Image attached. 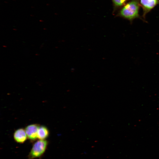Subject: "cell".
<instances>
[{
	"instance_id": "1",
	"label": "cell",
	"mask_w": 159,
	"mask_h": 159,
	"mask_svg": "<svg viewBox=\"0 0 159 159\" xmlns=\"http://www.w3.org/2000/svg\"><path fill=\"white\" fill-rule=\"evenodd\" d=\"M140 6L139 0H131L120 8L117 16L132 23L134 19L140 18L139 14Z\"/></svg>"
},
{
	"instance_id": "2",
	"label": "cell",
	"mask_w": 159,
	"mask_h": 159,
	"mask_svg": "<svg viewBox=\"0 0 159 159\" xmlns=\"http://www.w3.org/2000/svg\"><path fill=\"white\" fill-rule=\"evenodd\" d=\"M47 145V141L45 140H40L35 142L29 154V159H34L41 157L45 152Z\"/></svg>"
},
{
	"instance_id": "3",
	"label": "cell",
	"mask_w": 159,
	"mask_h": 159,
	"mask_svg": "<svg viewBox=\"0 0 159 159\" xmlns=\"http://www.w3.org/2000/svg\"><path fill=\"white\" fill-rule=\"evenodd\" d=\"M140 6L142 8V17L145 19L146 15L157 5H159V0H139Z\"/></svg>"
},
{
	"instance_id": "4",
	"label": "cell",
	"mask_w": 159,
	"mask_h": 159,
	"mask_svg": "<svg viewBox=\"0 0 159 159\" xmlns=\"http://www.w3.org/2000/svg\"><path fill=\"white\" fill-rule=\"evenodd\" d=\"M39 126L36 124H32L27 126L25 130L27 138L31 140H35L37 138L38 130Z\"/></svg>"
},
{
	"instance_id": "5",
	"label": "cell",
	"mask_w": 159,
	"mask_h": 159,
	"mask_svg": "<svg viewBox=\"0 0 159 159\" xmlns=\"http://www.w3.org/2000/svg\"><path fill=\"white\" fill-rule=\"evenodd\" d=\"M27 138L25 130L23 128H19L16 130L14 134V140L18 143H24L26 140Z\"/></svg>"
},
{
	"instance_id": "6",
	"label": "cell",
	"mask_w": 159,
	"mask_h": 159,
	"mask_svg": "<svg viewBox=\"0 0 159 159\" xmlns=\"http://www.w3.org/2000/svg\"><path fill=\"white\" fill-rule=\"evenodd\" d=\"M49 132L47 127L44 126H39L37 132V138L44 140L49 136Z\"/></svg>"
},
{
	"instance_id": "7",
	"label": "cell",
	"mask_w": 159,
	"mask_h": 159,
	"mask_svg": "<svg viewBox=\"0 0 159 159\" xmlns=\"http://www.w3.org/2000/svg\"><path fill=\"white\" fill-rule=\"evenodd\" d=\"M127 0H112L113 7V13L123 6L126 3Z\"/></svg>"
}]
</instances>
